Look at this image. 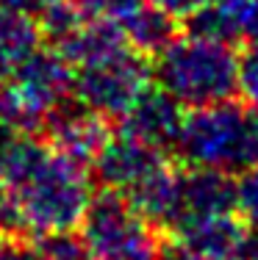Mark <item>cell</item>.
<instances>
[{
  "instance_id": "cell-1",
  "label": "cell",
  "mask_w": 258,
  "mask_h": 260,
  "mask_svg": "<svg viewBox=\"0 0 258 260\" xmlns=\"http://www.w3.org/2000/svg\"><path fill=\"white\" fill-rule=\"evenodd\" d=\"M3 191L11 233L42 238L81 227L95 183L89 166L61 155L34 133H11L3 150Z\"/></svg>"
},
{
  "instance_id": "cell-2",
  "label": "cell",
  "mask_w": 258,
  "mask_h": 260,
  "mask_svg": "<svg viewBox=\"0 0 258 260\" xmlns=\"http://www.w3.org/2000/svg\"><path fill=\"white\" fill-rule=\"evenodd\" d=\"M172 152L183 166L242 175L258 164V108L233 97L189 108Z\"/></svg>"
},
{
  "instance_id": "cell-3",
  "label": "cell",
  "mask_w": 258,
  "mask_h": 260,
  "mask_svg": "<svg viewBox=\"0 0 258 260\" xmlns=\"http://www.w3.org/2000/svg\"><path fill=\"white\" fill-rule=\"evenodd\" d=\"M242 55L233 45L194 34H178L153 58V83L183 108H203L239 94Z\"/></svg>"
},
{
  "instance_id": "cell-4",
  "label": "cell",
  "mask_w": 258,
  "mask_h": 260,
  "mask_svg": "<svg viewBox=\"0 0 258 260\" xmlns=\"http://www.w3.org/2000/svg\"><path fill=\"white\" fill-rule=\"evenodd\" d=\"M78 235L89 260H164L167 255L161 230L108 188L92 197Z\"/></svg>"
},
{
  "instance_id": "cell-5",
  "label": "cell",
  "mask_w": 258,
  "mask_h": 260,
  "mask_svg": "<svg viewBox=\"0 0 258 260\" xmlns=\"http://www.w3.org/2000/svg\"><path fill=\"white\" fill-rule=\"evenodd\" d=\"M153 83V64L133 47L72 67V100L106 119H122Z\"/></svg>"
},
{
  "instance_id": "cell-6",
  "label": "cell",
  "mask_w": 258,
  "mask_h": 260,
  "mask_svg": "<svg viewBox=\"0 0 258 260\" xmlns=\"http://www.w3.org/2000/svg\"><path fill=\"white\" fill-rule=\"evenodd\" d=\"M14 100L28 133L45 127V122L72 100V67L56 47L36 50L9 80H3Z\"/></svg>"
},
{
  "instance_id": "cell-7",
  "label": "cell",
  "mask_w": 258,
  "mask_h": 260,
  "mask_svg": "<svg viewBox=\"0 0 258 260\" xmlns=\"http://www.w3.org/2000/svg\"><path fill=\"white\" fill-rule=\"evenodd\" d=\"M250 224L242 216L217 213L189 219L172 230V241H167V255L172 260H228L239 257Z\"/></svg>"
},
{
  "instance_id": "cell-8",
  "label": "cell",
  "mask_w": 258,
  "mask_h": 260,
  "mask_svg": "<svg viewBox=\"0 0 258 260\" xmlns=\"http://www.w3.org/2000/svg\"><path fill=\"white\" fill-rule=\"evenodd\" d=\"M167 160L169 155L164 150H156V147L133 139V136L117 133L100 150L92 169H95V177L103 188L125 197L128 191H133L142 180H147Z\"/></svg>"
},
{
  "instance_id": "cell-9",
  "label": "cell",
  "mask_w": 258,
  "mask_h": 260,
  "mask_svg": "<svg viewBox=\"0 0 258 260\" xmlns=\"http://www.w3.org/2000/svg\"><path fill=\"white\" fill-rule=\"evenodd\" d=\"M42 130L47 133V144L53 150L83 166L95 164V158L111 139V127H108L106 116L83 108L75 100L59 108Z\"/></svg>"
},
{
  "instance_id": "cell-10",
  "label": "cell",
  "mask_w": 258,
  "mask_h": 260,
  "mask_svg": "<svg viewBox=\"0 0 258 260\" xmlns=\"http://www.w3.org/2000/svg\"><path fill=\"white\" fill-rule=\"evenodd\" d=\"M183 116H186L183 105L175 97H169L164 89H158L156 83H150L120 119V133L133 136V139L156 147V150L169 152L175 150Z\"/></svg>"
},
{
  "instance_id": "cell-11",
  "label": "cell",
  "mask_w": 258,
  "mask_h": 260,
  "mask_svg": "<svg viewBox=\"0 0 258 260\" xmlns=\"http://www.w3.org/2000/svg\"><path fill=\"white\" fill-rule=\"evenodd\" d=\"M233 210H236V177L233 175L214 172V169H194V166H186L181 172L178 224H183L189 219H200V216L233 213Z\"/></svg>"
},
{
  "instance_id": "cell-12",
  "label": "cell",
  "mask_w": 258,
  "mask_h": 260,
  "mask_svg": "<svg viewBox=\"0 0 258 260\" xmlns=\"http://www.w3.org/2000/svg\"><path fill=\"white\" fill-rule=\"evenodd\" d=\"M186 22V34L244 47L258 36V0H211Z\"/></svg>"
},
{
  "instance_id": "cell-13",
  "label": "cell",
  "mask_w": 258,
  "mask_h": 260,
  "mask_svg": "<svg viewBox=\"0 0 258 260\" xmlns=\"http://www.w3.org/2000/svg\"><path fill=\"white\" fill-rule=\"evenodd\" d=\"M42 25L36 17L0 3V83L9 80L42 47Z\"/></svg>"
},
{
  "instance_id": "cell-14",
  "label": "cell",
  "mask_w": 258,
  "mask_h": 260,
  "mask_svg": "<svg viewBox=\"0 0 258 260\" xmlns=\"http://www.w3.org/2000/svg\"><path fill=\"white\" fill-rule=\"evenodd\" d=\"M120 25L125 34V42L145 58H156L181 34L175 17H169L167 11H161L153 3H142L139 9H133L128 17L120 20Z\"/></svg>"
},
{
  "instance_id": "cell-15",
  "label": "cell",
  "mask_w": 258,
  "mask_h": 260,
  "mask_svg": "<svg viewBox=\"0 0 258 260\" xmlns=\"http://www.w3.org/2000/svg\"><path fill=\"white\" fill-rule=\"evenodd\" d=\"M236 213L250 227H258V164L236 175Z\"/></svg>"
},
{
  "instance_id": "cell-16",
  "label": "cell",
  "mask_w": 258,
  "mask_h": 260,
  "mask_svg": "<svg viewBox=\"0 0 258 260\" xmlns=\"http://www.w3.org/2000/svg\"><path fill=\"white\" fill-rule=\"evenodd\" d=\"M147 0H81V6L86 9V14L92 17H106V20H117L128 17L133 9H139Z\"/></svg>"
},
{
  "instance_id": "cell-17",
  "label": "cell",
  "mask_w": 258,
  "mask_h": 260,
  "mask_svg": "<svg viewBox=\"0 0 258 260\" xmlns=\"http://www.w3.org/2000/svg\"><path fill=\"white\" fill-rule=\"evenodd\" d=\"M153 6H158L161 11H167L169 17H175L178 22L181 20H192L197 11H203L211 0H150Z\"/></svg>"
},
{
  "instance_id": "cell-18",
  "label": "cell",
  "mask_w": 258,
  "mask_h": 260,
  "mask_svg": "<svg viewBox=\"0 0 258 260\" xmlns=\"http://www.w3.org/2000/svg\"><path fill=\"white\" fill-rule=\"evenodd\" d=\"M0 3L11 6V9H17V11H22V14H31V17L39 20V17L45 14L53 3H59V0H0Z\"/></svg>"
},
{
  "instance_id": "cell-19",
  "label": "cell",
  "mask_w": 258,
  "mask_h": 260,
  "mask_svg": "<svg viewBox=\"0 0 258 260\" xmlns=\"http://www.w3.org/2000/svg\"><path fill=\"white\" fill-rule=\"evenodd\" d=\"M11 233V208L9 200H6V191L0 188V235Z\"/></svg>"
},
{
  "instance_id": "cell-20",
  "label": "cell",
  "mask_w": 258,
  "mask_h": 260,
  "mask_svg": "<svg viewBox=\"0 0 258 260\" xmlns=\"http://www.w3.org/2000/svg\"><path fill=\"white\" fill-rule=\"evenodd\" d=\"M11 133H3L0 130V188H3V150H6V139H9Z\"/></svg>"
},
{
  "instance_id": "cell-21",
  "label": "cell",
  "mask_w": 258,
  "mask_h": 260,
  "mask_svg": "<svg viewBox=\"0 0 258 260\" xmlns=\"http://www.w3.org/2000/svg\"><path fill=\"white\" fill-rule=\"evenodd\" d=\"M70 3H78V6H81V0H70Z\"/></svg>"
},
{
  "instance_id": "cell-22",
  "label": "cell",
  "mask_w": 258,
  "mask_h": 260,
  "mask_svg": "<svg viewBox=\"0 0 258 260\" xmlns=\"http://www.w3.org/2000/svg\"><path fill=\"white\" fill-rule=\"evenodd\" d=\"M228 260H244V257H228Z\"/></svg>"
}]
</instances>
